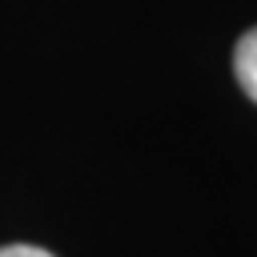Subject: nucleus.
I'll return each instance as SVG.
<instances>
[{
    "label": "nucleus",
    "mask_w": 257,
    "mask_h": 257,
    "mask_svg": "<svg viewBox=\"0 0 257 257\" xmlns=\"http://www.w3.org/2000/svg\"><path fill=\"white\" fill-rule=\"evenodd\" d=\"M0 257H54V254L44 247H34V244H7V247H0Z\"/></svg>",
    "instance_id": "f03ea898"
},
{
    "label": "nucleus",
    "mask_w": 257,
    "mask_h": 257,
    "mask_svg": "<svg viewBox=\"0 0 257 257\" xmlns=\"http://www.w3.org/2000/svg\"><path fill=\"white\" fill-rule=\"evenodd\" d=\"M234 74H237V84L244 87V94L257 104V27L247 30L234 47Z\"/></svg>",
    "instance_id": "f257e3e1"
}]
</instances>
